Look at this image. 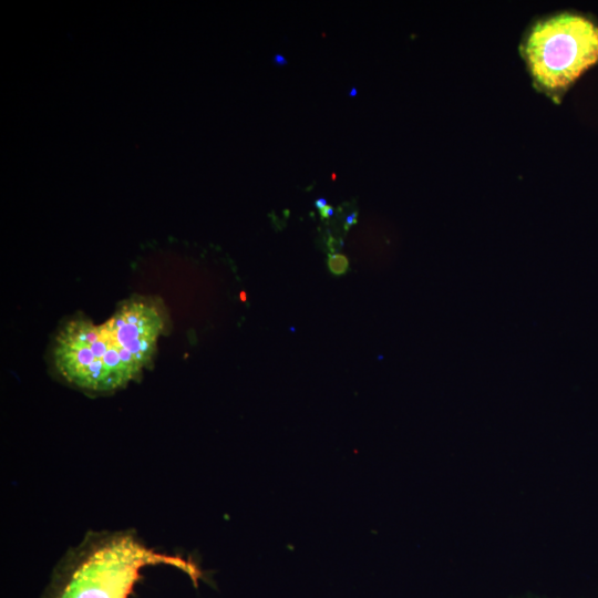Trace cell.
I'll return each instance as SVG.
<instances>
[{
	"label": "cell",
	"instance_id": "obj_6",
	"mask_svg": "<svg viewBox=\"0 0 598 598\" xmlns=\"http://www.w3.org/2000/svg\"><path fill=\"white\" fill-rule=\"evenodd\" d=\"M333 215V207L330 205L324 206L320 209V216L323 219H327Z\"/></svg>",
	"mask_w": 598,
	"mask_h": 598
},
{
	"label": "cell",
	"instance_id": "obj_5",
	"mask_svg": "<svg viewBox=\"0 0 598 598\" xmlns=\"http://www.w3.org/2000/svg\"><path fill=\"white\" fill-rule=\"evenodd\" d=\"M357 220H358V212L350 213L346 218L344 228L346 229L350 228L357 223Z\"/></svg>",
	"mask_w": 598,
	"mask_h": 598
},
{
	"label": "cell",
	"instance_id": "obj_3",
	"mask_svg": "<svg viewBox=\"0 0 598 598\" xmlns=\"http://www.w3.org/2000/svg\"><path fill=\"white\" fill-rule=\"evenodd\" d=\"M523 54L540 89L561 93L598 62V25L573 13L546 18L530 29Z\"/></svg>",
	"mask_w": 598,
	"mask_h": 598
},
{
	"label": "cell",
	"instance_id": "obj_4",
	"mask_svg": "<svg viewBox=\"0 0 598 598\" xmlns=\"http://www.w3.org/2000/svg\"><path fill=\"white\" fill-rule=\"evenodd\" d=\"M330 272L334 276H341L349 269V260L342 254H330L327 260Z\"/></svg>",
	"mask_w": 598,
	"mask_h": 598
},
{
	"label": "cell",
	"instance_id": "obj_1",
	"mask_svg": "<svg viewBox=\"0 0 598 598\" xmlns=\"http://www.w3.org/2000/svg\"><path fill=\"white\" fill-rule=\"evenodd\" d=\"M164 327V312L154 299L131 297L102 323L84 316L69 318L54 334L51 362L74 386L114 391L151 362Z\"/></svg>",
	"mask_w": 598,
	"mask_h": 598
},
{
	"label": "cell",
	"instance_id": "obj_7",
	"mask_svg": "<svg viewBox=\"0 0 598 598\" xmlns=\"http://www.w3.org/2000/svg\"><path fill=\"white\" fill-rule=\"evenodd\" d=\"M315 206H316L319 210H320L321 208H323L324 206H327V200H326V198H318V199H316Z\"/></svg>",
	"mask_w": 598,
	"mask_h": 598
},
{
	"label": "cell",
	"instance_id": "obj_2",
	"mask_svg": "<svg viewBox=\"0 0 598 598\" xmlns=\"http://www.w3.org/2000/svg\"><path fill=\"white\" fill-rule=\"evenodd\" d=\"M167 564L185 571L195 587L203 571L193 560L150 549L131 535L100 540L69 573L56 598H127L140 569Z\"/></svg>",
	"mask_w": 598,
	"mask_h": 598
}]
</instances>
